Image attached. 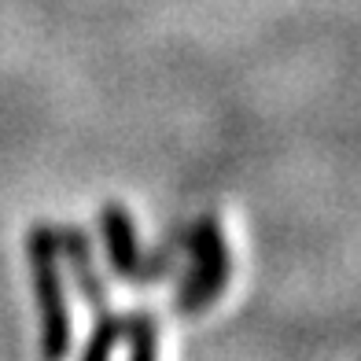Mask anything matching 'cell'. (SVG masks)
Segmentation results:
<instances>
[{
    "label": "cell",
    "mask_w": 361,
    "mask_h": 361,
    "mask_svg": "<svg viewBox=\"0 0 361 361\" xmlns=\"http://www.w3.org/2000/svg\"><path fill=\"white\" fill-rule=\"evenodd\" d=\"M100 225H104V240H107V255H111V269L122 281H137L140 273V251H137V233H133V218L122 203H107L100 210Z\"/></svg>",
    "instance_id": "277c9868"
},
{
    "label": "cell",
    "mask_w": 361,
    "mask_h": 361,
    "mask_svg": "<svg viewBox=\"0 0 361 361\" xmlns=\"http://www.w3.org/2000/svg\"><path fill=\"white\" fill-rule=\"evenodd\" d=\"M192 258H195V266L185 281H180V291L173 299L177 314H200V310H207L210 302L221 299V291L228 284L233 258H228L221 221L214 214H207L192 225Z\"/></svg>",
    "instance_id": "7a4b0ae2"
},
{
    "label": "cell",
    "mask_w": 361,
    "mask_h": 361,
    "mask_svg": "<svg viewBox=\"0 0 361 361\" xmlns=\"http://www.w3.org/2000/svg\"><path fill=\"white\" fill-rule=\"evenodd\" d=\"M26 262L34 276V299L41 310V361H67L71 354V310L59 273V240L52 225H30Z\"/></svg>",
    "instance_id": "6da1fadb"
},
{
    "label": "cell",
    "mask_w": 361,
    "mask_h": 361,
    "mask_svg": "<svg viewBox=\"0 0 361 361\" xmlns=\"http://www.w3.org/2000/svg\"><path fill=\"white\" fill-rule=\"evenodd\" d=\"M56 240H59V251L67 255V266L74 273V281L85 295V302L92 310V321H104V317H114V310L107 302V288H104V276L96 273V262H92V251H89V240L78 225H67V228H56Z\"/></svg>",
    "instance_id": "3957f363"
},
{
    "label": "cell",
    "mask_w": 361,
    "mask_h": 361,
    "mask_svg": "<svg viewBox=\"0 0 361 361\" xmlns=\"http://www.w3.org/2000/svg\"><path fill=\"white\" fill-rule=\"evenodd\" d=\"M129 361H159V321L147 310H133L126 317Z\"/></svg>",
    "instance_id": "5b68a950"
}]
</instances>
